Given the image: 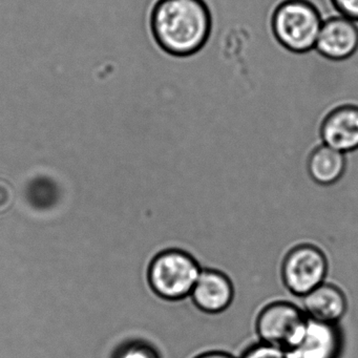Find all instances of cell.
Listing matches in <instances>:
<instances>
[{"instance_id": "obj_1", "label": "cell", "mask_w": 358, "mask_h": 358, "mask_svg": "<svg viewBox=\"0 0 358 358\" xmlns=\"http://www.w3.org/2000/svg\"><path fill=\"white\" fill-rule=\"evenodd\" d=\"M150 30L165 53L190 57L208 43L213 16L205 0H158L150 13Z\"/></svg>"}, {"instance_id": "obj_9", "label": "cell", "mask_w": 358, "mask_h": 358, "mask_svg": "<svg viewBox=\"0 0 358 358\" xmlns=\"http://www.w3.org/2000/svg\"><path fill=\"white\" fill-rule=\"evenodd\" d=\"M322 144L343 154L358 150V104L345 103L332 108L322 120Z\"/></svg>"}, {"instance_id": "obj_3", "label": "cell", "mask_w": 358, "mask_h": 358, "mask_svg": "<svg viewBox=\"0 0 358 358\" xmlns=\"http://www.w3.org/2000/svg\"><path fill=\"white\" fill-rule=\"evenodd\" d=\"M203 268L188 251L169 248L150 262L148 282L155 294L166 301H181L190 296Z\"/></svg>"}, {"instance_id": "obj_13", "label": "cell", "mask_w": 358, "mask_h": 358, "mask_svg": "<svg viewBox=\"0 0 358 358\" xmlns=\"http://www.w3.org/2000/svg\"><path fill=\"white\" fill-rule=\"evenodd\" d=\"M118 358H160L158 352L146 343H135L125 348Z\"/></svg>"}, {"instance_id": "obj_8", "label": "cell", "mask_w": 358, "mask_h": 358, "mask_svg": "<svg viewBox=\"0 0 358 358\" xmlns=\"http://www.w3.org/2000/svg\"><path fill=\"white\" fill-rule=\"evenodd\" d=\"M343 345L338 324L308 318L303 334L289 351L293 358H339Z\"/></svg>"}, {"instance_id": "obj_2", "label": "cell", "mask_w": 358, "mask_h": 358, "mask_svg": "<svg viewBox=\"0 0 358 358\" xmlns=\"http://www.w3.org/2000/svg\"><path fill=\"white\" fill-rule=\"evenodd\" d=\"M322 22L310 0H284L272 14L271 30L284 49L303 54L315 49Z\"/></svg>"}, {"instance_id": "obj_4", "label": "cell", "mask_w": 358, "mask_h": 358, "mask_svg": "<svg viewBox=\"0 0 358 358\" xmlns=\"http://www.w3.org/2000/svg\"><path fill=\"white\" fill-rule=\"evenodd\" d=\"M329 259L320 247L301 243L289 249L280 265L285 288L294 296H303L327 282Z\"/></svg>"}, {"instance_id": "obj_6", "label": "cell", "mask_w": 358, "mask_h": 358, "mask_svg": "<svg viewBox=\"0 0 358 358\" xmlns=\"http://www.w3.org/2000/svg\"><path fill=\"white\" fill-rule=\"evenodd\" d=\"M234 282L219 269H202L190 293L194 307L208 315H217L229 309L234 301Z\"/></svg>"}, {"instance_id": "obj_10", "label": "cell", "mask_w": 358, "mask_h": 358, "mask_svg": "<svg viewBox=\"0 0 358 358\" xmlns=\"http://www.w3.org/2000/svg\"><path fill=\"white\" fill-rule=\"evenodd\" d=\"M301 299V308L310 320L338 324L347 314V295L332 282H324Z\"/></svg>"}, {"instance_id": "obj_7", "label": "cell", "mask_w": 358, "mask_h": 358, "mask_svg": "<svg viewBox=\"0 0 358 358\" xmlns=\"http://www.w3.org/2000/svg\"><path fill=\"white\" fill-rule=\"evenodd\" d=\"M315 50L326 59L343 62L358 51V24L343 15L322 22Z\"/></svg>"}, {"instance_id": "obj_11", "label": "cell", "mask_w": 358, "mask_h": 358, "mask_svg": "<svg viewBox=\"0 0 358 358\" xmlns=\"http://www.w3.org/2000/svg\"><path fill=\"white\" fill-rule=\"evenodd\" d=\"M345 169V154L324 144L314 148L308 158V173L312 181L317 185H334L343 177Z\"/></svg>"}, {"instance_id": "obj_12", "label": "cell", "mask_w": 358, "mask_h": 358, "mask_svg": "<svg viewBox=\"0 0 358 358\" xmlns=\"http://www.w3.org/2000/svg\"><path fill=\"white\" fill-rule=\"evenodd\" d=\"M238 358H293V356L289 350L259 341L249 345Z\"/></svg>"}, {"instance_id": "obj_14", "label": "cell", "mask_w": 358, "mask_h": 358, "mask_svg": "<svg viewBox=\"0 0 358 358\" xmlns=\"http://www.w3.org/2000/svg\"><path fill=\"white\" fill-rule=\"evenodd\" d=\"M339 15L350 18L358 24V0H330Z\"/></svg>"}, {"instance_id": "obj_15", "label": "cell", "mask_w": 358, "mask_h": 358, "mask_svg": "<svg viewBox=\"0 0 358 358\" xmlns=\"http://www.w3.org/2000/svg\"><path fill=\"white\" fill-rule=\"evenodd\" d=\"M194 358H238L232 354L225 351H219V350H213V351L203 352L199 355L194 356Z\"/></svg>"}, {"instance_id": "obj_5", "label": "cell", "mask_w": 358, "mask_h": 358, "mask_svg": "<svg viewBox=\"0 0 358 358\" xmlns=\"http://www.w3.org/2000/svg\"><path fill=\"white\" fill-rule=\"evenodd\" d=\"M307 322L303 308L289 301H274L259 310L255 332L259 341L290 350L303 334Z\"/></svg>"}]
</instances>
